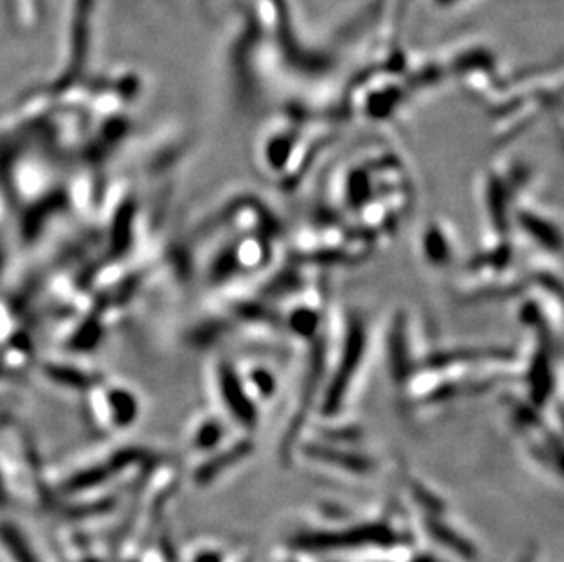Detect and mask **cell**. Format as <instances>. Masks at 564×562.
Instances as JSON below:
<instances>
[{
  "mask_svg": "<svg viewBox=\"0 0 564 562\" xmlns=\"http://www.w3.org/2000/svg\"><path fill=\"white\" fill-rule=\"evenodd\" d=\"M313 458L329 464V466L340 467L346 469L347 473L352 475H371L377 469V464L366 455H357V453H349V451L330 450V447H313L310 450Z\"/></svg>",
  "mask_w": 564,
  "mask_h": 562,
  "instance_id": "6da1fadb",
  "label": "cell"
},
{
  "mask_svg": "<svg viewBox=\"0 0 564 562\" xmlns=\"http://www.w3.org/2000/svg\"><path fill=\"white\" fill-rule=\"evenodd\" d=\"M0 562H41L26 537L11 522H0Z\"/></svg>",
  "mask_w": 564,
  "mask_h": 562,
  "instance_id": "7a4b0ae2",
  "label": "cell"
},
{
  "mask_svg": "<svg viewBox=\"0 0 564 562\" xmlns=\"http://www.w3.org/2000/svg\"><path fill=\"white\" fill-rule=\"evenodd\" d=\"M249 451H251V444L243 441L240 444H236V446L229 447V450L221 451L218 456H214L213 461L205 462L202 467H197V486H208L219 475H224L227 467L230 469L238 462L243 461L249 455Z\"/></svg>",
  "mask_w": 564,
  "mask_h": 562,
  "instance_id": "3957f363",
  "label": "cell"
},
{
  "mask_svg": "<svg viewBox=\"0 0 564 562\" xmlns=\"http://www.w3.org/2000/svg\"><path fill=\"white\" fill-rule=\"evenodd\" d=\"M224 369L221 382H224V393L227 397L225 400H227V403H230L232 414H235L236 419L241 420L243 424H254V411H252L251 403L247 402L246 395H241L238 378H236L235 372L230 371V367H224Z\"/></svg>",
  "mask_w": 564,
  "mask_h": 562,
  "instance_id": "277c9868",
  "label": "cell"
},
{
  "mask_svg": "<svg viewBox=\"0 0 564 562\" xmlns=\"http://www.w3.org/2000/svg\"><path fill=\"white\" fill-rule=\"evenodd\" d=\"M236 553L224 542H199L192 548L187 562H235Z\"/></svg>",
  "mask_w": 564,
  "mask_h": 562,
  "instance_id": "5b68a950",
  "label": "cell"
},
{
  "mask_svg": "<svg viewBox=\"0 0 564 562\" xmlns=\"http://www.w3.org/2000/svg\"><path fill=\"white\" fill-rule=\"evenodd\" d=\"M224 436V430L218 422H208L203 425L202 430H197L196 439H194V447L202 451H210L218 446Z\"/></svg>",
  "mask_w": 564,
  "mask_h": 562,
  "instance_id": "8992f818",
  "label": "cell"
},
{
  "mask_svg": "<svg viewBox=\"0 0 564 562\" xmlns=\"http://www.w3.org/2000/svg\"><path fill=\"white\" fill-rule=\"evenodd\" d=\"M538 548H528L527 552H522V555L517 558L516 562H538Z\"/></svg>",
  "mask_w": 564,
  "mask_h": 562,
  "instance_id": "52a82bcc",
  "label": "cell"
},
{
  "mask_svg": "<svg viewBox=\"0 0 564 562\" xmlns=\"http://www.w3.org/2000/svg\"><path fill=\"white\" fill-rule=\"evenodd\" d=\"M289 552H291V555H289V558L285 555L282 562H310V559H302V553L296 552L293 548H289Z\"/></svg>",
  "mask_w": 564,
  "mask_h": 562,
  "instance_id": "ba28073f",
  "label": "cell"
}]
</instances>
